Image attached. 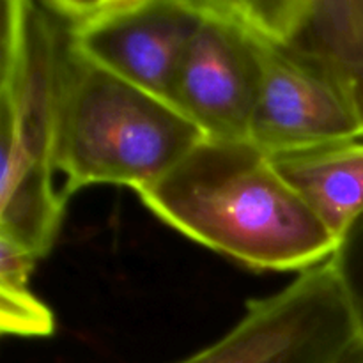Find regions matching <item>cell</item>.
<instances>
[{"label":"cell","mask_w":363,"mask_h":363,"mask_svg":"<svg viewBox=\"0 0 363 363\" xmlns=\"http://www.w3.org/2000/svg\"><path fill=\"white\" fill-rule=\"evenodd\" d=\"M137 194L177 233L255 272L300 275L328 262L339 243L250 140L204 138Z\"/></svg>","instance_id":"1"},{"label":"cell","mask_w":363,"mask_h":363,"mask_svg":"<svg viewBox=\"0 0 363 363\" xmlns=\"http://www.w3.org/2000/svg\"><path fill=\"white\" fill-rule=\"evenodd\" d=\"M64 34L35 0H4L0 38V240L46 257L67 199L53 144Z\"/></svg>","instance_id":"2"},{"label":"cell","mask_w":363,"mask_h":363,"mask_svg":"<svg viewBox=\"0 0 363 363\" xmlns=\"http://www.w3.org/2000/svg\"><path fill=\"white\" fill-rule=\"evenodd\" d=\"M204 138L169 101L92 62L64 34L53 144L64 197L94 184L142 190Z\"/></svg>","instance_id":"3"},{"label":"cell","mask_w":363,"mask_h":363,"mask_svg":"<svg viewBox=\"0 0 363 363\" xmlns=\"http://www.w3.org/2000/svg\"><path fill=\"white\" fill-rule=\"evenodd\" d=\"M177 363H363L353 314L332 262L250 300L241 321Z\"/></svg>","instance_id":"4"},{"label":"cell","mask_w":363,"mask_h":363,"mask_svg":"<svg viewBox=\"0 0 363 363\" xmlns=\"http://www.w3.org/2000/svg\"><path fill=\"white\" fill-rule=\"evenodd\" d=\"M71 45L92 62L169 101L197 0H43Z\"/></svg>","instance_id":"5"},{"label":"cell","mask_w":363,"mask_h":363,"mask_svg":"<svg viewBox=\"0 0 363 363\" xmlns=\"http://www.w3.org/2000/svg\"><path fill=\"white\" fill-rule=\"evenodd\" d=\"M202 20L186 43L169 103L211 140H248L261 89L259 39L222 0H197Z\"/></svg>","instance_id":"6"},{"label":"cell","mask_w":363,"mask_h":363,"mask_svg":"<svg viewBox=\"0 0 363 363\" xmlns=\"http://www.w3.org/2000/svg\"><path fill=\"white\" fill-rule=\"evenodd\" d=\"M259 39L318 77L363 138V0H222Z\"/></svg>","instance_id":"7"},{"label":"cell","mask_w":363,"mask_h":363,"mask_svg":"<svg viewBox=\"0 0 363 363\" xmlns=\"http://www.w3.org/2000/svg\"><path fill=\"white\" fill-rule=\"evenodd\" d=\"M259 45L262 77L248 137L255 147L277 158L360 140L351 113L318 77L262 39Z\"/></svg>","instance_id":"8"},{"label":"cell","mask_w":363,"mask_h":363,"mask_svg":"<svg viewBox=\"0 0 363 363\" xmlns=\"http://www.w3.org/2000/svg\"><path fill=\"white\" fill-rule=\"evenodd\" d=\"M272 162L337 240L363 213V142H339Z\"/></svg>","instance_id":"9"},{"label":"cell","mask_w":363,"mask_h":363,"mask_svg":"<svg viewBox=\"0 0 363 363\" xmlns=\"http://www.w3.org/2000/svg\"><path fill=\"white\" fill-rule=\"evenodd\" d=\"M38 259L0 240V332L2 335L48 337L55 332L52 311L30 291Z\"/></svg>","instance_id":"10"},{"label":"cell","mask_w":363,"mask_h":363,"mask_svg":"<svg viewBox=\"0 0 363 363\" xmlns=\"http://www.w3.org/2000/svg\"><path fill=\"white\" fill-rule=\"evenodd\" d=\"M330 262L342 286L363 350V213L340 236Z\"/></svg>","instance_id":"11"}]
</instances>
